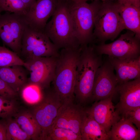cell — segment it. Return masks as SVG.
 Listing matches in <instances>:
<instances>
[{
	"instance_id": "cell-1",
	"label": "cell",
	"mask_w": 140,
	"mask_h": 140,
	"mask_svg": "<svg viewBox=\"0 0 140 140\" xmlns=\"http://www.w3.org/2000/svg\"><path fill=\"white\" fill-rule=\"evenodd\" d=\"M101 55L96 53L93 45L81 46L74 89V99L81 106L92 99L96 73L103 62Z\"/></svg>"
},
{
	"instance_id": "cell-2",
	"label": "cell",
	"mask_w": 140,
	"mask_h": 140,
	"mask_svg": "<svg viewBox=\"0 0 140 140\" xmlns=\"http://www.w3.org/2000/svg\"><path fill=\"white\" fill-rule=\"evenodd\" d=\"M81 46L62 48L57 57L54 75L52 82L54 91L62 103L74 101L77 64Z\"/></svg>"
},
{
	"instance_id": "cell-3",
	"label": "cell",
	"mask_w": 140,
	"mask_h": 140,
	"mask_svg": "<svg viewBox=\"0 0 140 140\" xmlns=\"http://www.w3.org/2000/svg\"><path fill=\"white\" fill-rule=\"evenodd\" d=\"M51 20L44 32L59 49L76 48L81 45L74 32L69 7V0H59Z\"/></svg>"
},
{
	"instance_id": "cell-4",
	"label": "cell",
	"mask_w": 140,
	"mask_h": 140,
	"mask_svg": "<svg viewBox=\"0 0 140 140\" xmlns=\"http://www.w3.org/2000/svg\"><path fill=\"white\" fill-rule=\"evenodd\" d=\"M102 2L93 1L88 3L83 0H69V7L75 36L81 46L94 40L95 17Z\"/></svg>"
},
{
	"instance_id": "cell-5",
	"label": "cell",
	"mask_w": 140,
	"mask_h": 140,
	"mask_svg": "<svg viewBox=\"0 0 140 140\" xmlns=\"http://www.w3.org/2000/svg\"><path fill=\"white\" fill-rule=\"evenodd\" d=\"M125 29L118 10L117 0L102 2L95 17L94 40L96 39L100 44L113 41Z\"/></svg>"
},
{
	"instance_id": "cell-6",
	"label": "cell",
	"mask_w": 140,
	"mask_h": 140,
	"mask_svg": "<svg viewBox=\"0 0 140 140\" xmlns=\"http://www.w3.org/2000/svg\"><path fill=\"white\" fill-rule=\"evenodd\" d=\"M59 50L44 31L27 25L22 38L19 55L24 59V61L38 57H57Z\"/></svg>"
},
{
	"instance_id": "cell-7",
	"label": "cell",
	"mask_w": 140,
	"mask_h": 140,
	"mask_svg": "<svg viewBox=\"0 0 140 140\" xmlns=\"http://www.w3.org/2000/svg\"><path fill=\"white\" fill-rule=\"evenodd\" d=\"M93 46L98 54L106 55L112 58L129 59L140 56V39L129 30L111 43Z\"/></svg>"
},
{
	"instance_id": "cell-8",
	"label": "cell",
	"mask_w": 140,
	"mask_h": 140,
	"mask_svg": "<svg viewBox=\"0 0 140 140\" xmlns=\"http://www.w3.org/2000/svg\"><path fill=\"white\" fill-rule=\"evenodd\" d=\"M27 26L24 16L8 12L0 15V38L19 56L22 38Z\"/></svg>"
},
{
	"instance_id": "cell-9",
	"label": "cell",
	"mask_w": 140,
	"mask_h": 140,
	"mask_svg": "<svg viewBox=\"0 0 140 140\" xmlns=\"http://www.w3.org/2000/svg\"><path fill=\"white\" fill-rule=\"evenodd\" d=\"M63 104L52 90L45 94L41 100L31 111L41 129L40 140H45Z\"/></svg>"
},
{
	"instance_id": "cell-10",
	"label": "cell",
	"mask_w": 140,
	"mask_h": 140,
	"mask_svg": "<svg viewBox=\"0 0 140 140\" xmlns=\"http://www.w3.org/2000/svg\"><path fill=\"white\" fill-rule=\"evenodd\" d=\"M57 57H38L24 61L23 66L30 74L28 82L43 90L48 88L53 79Z\"/></svg>"
},
{
	"instance_id": "cell-11",
	"label": "cell",
	"mask_w": 140,
	"mask_h": 140,
	"mask_svg": "<svg viewBox=\"0 0 140 140\" xmlns=\"http://www.w3.org/2000/svg\"><path fill=\"white\" fill-rule=\"evenodd\" d=\"M117 85L114 68L108 59L103 62L96 72L92 100L97 101L113 97Z\"/></svg>"
},
{
	"instance_id": "cell-12",
	"label": "cell",
	"mask_w": 140,
	"mask_h": 140,
	"mask_svg": "<svg viewBox=\"0 0 140 140\" xmlns=\"http://www.w3.org/2000/svg\"><path fill=\"white\" fill-rule=\"evenodd\" d=\"M73 101L62 104L50 129L57 127L67 129L81 137V127L86 110L81 106L74 104Z\"/></svg>"
},
{
	"instance_id": "cell-13",
	"label": "cell",
	"mask_w": 140,
	"mask_h": 140,
	"mask_svg": "<svg viewBox=\"0 0 140 140\" xmlns=\"http://www.w3.org/2000/svg\"><path fill=\"white\" fill-rule=\"evenodd\" d=\"M59 1L36 0L24 16L28 25L44 31L48 20L56 10Z\"/></svg>"
},
{
	"instance_id": "cell-14",
	"label": "cell",
	"mask_w": 140,
	"mask_h": 140,
	"mask_svg": "<svg viewBox=\"0 0 140 140\" xmlns=\"http://www.w3.org/2000/svg\"><path fill=\"white\" fill-rule=\"evenodd\" d=\"M116 92L119 94L120 101L115 107L121 117L127 112L140 107V77L118 84Z\"/></svg>"
},
{
	"instance_id": "cell-15",
	"label": "cell",
	"mask_w": 140,
	"mask_h": 140,
	"mask_svg": "<svg viewBox=\"0 0 140 140\" xmlns=\"http://www.w3.org/2000/svg\"><path fill=\"white\" fill-rule=\"evenodd\" d=\"M113 97L96 101L87 113L97 122L108 132L112 125L121 118L112 101Z\"/></svg>"
},
{
	"instance_id": "cell-16",
	"label": "cell",
	"mask_w": 140,
	"mask_h": 140,
	"mask_svg": "<svg viewBox=\"0 0 140 140\" xmlns=\"http://www.w3.org/2000/svg\"><path fill=\"white\" fill-rule=\"evenodd\" d=\"M108 59L116 71L118 84L140 77V56L129 59Z\"/></svg>"
},
{
	"instance_id": "cell-17",
	"label": "cell",
	"mask_w": 140,
	"mask_h": 140,
	"mask_svg": "<svg viewBox=\"0 0 140 140\" xmlns=\"http://www.w3.org/2000/svg\"><path fill=\"white\" fill-rule=\"evenodd\" d=\"M24 67L19 65L0 67V79L18 94L28 82L27 70Z\"/></svg>"
},
{
	"instance_id": "cell-18",
	"label": "cell",
	"mask_w": 140,
	"mask_h": 140,
	"mask_svg": "<svg viewBox=\"0 0 140 140\" xmlns=\"http://www.w3.org/2000/svg\"><path fill=\"white\" fill-rule=\"evenodd\" d=\"M117 8L125 29L133 32L140 39V6L117 2Z\"/></svg>"
},
{
	"instance_id": "cell-19",
	"label": "cell",
	"mask_w": 140,
	"mask_h": 140,
	"mask_svg": "<svg viewBox=\"0 0 140 140\" xmlns=\"http://www.w3.org/2000/svg\"><path fill=\"white\" fill-rule=\"evenodd\" d=\"M110 140H139L140 130L124 117H122L112 126L109 132Z\"/></svg>"
},
{
	"instance_id": "cell-20",
	"label": "cell",
	"mask_w": 140,
	"mask_h": 140,
	"mask_svg": "<svg viewBox=\"0 0 140 140\" xmlns=\"http://www.w3.org/2000/svg\"><path fill=\"white\" fill-rule=\"evenodd\" d=\"M12 117L31 139L40 140L41 128L31 111L18 110Z\"/></svg>"
},
{
	"instance_id": "cell-21",
	"label": "cell",
	"mask_w": 140,
	"mask_h": 140,
	"mask_svg": "<svg viewBox=\"0 0 140 140\" xmlns=\"http://www.w3.org/2000/svg\"><path fill=\"white\" fill-rule=\"evenodd\" d=\"M81 140H110L109 133L86 113L81 126Z\"/></svg>"
},
{
	"instance_id": "cell-22",
	"label": "cell",
	"mask_w": 140,
	"mask_h": 140,
	"mask_svg": "<svg viewBox=\"0 0 140 140\" xmlns=\"http://www.w3.org/2000/svg\"><path fill=\"white\" fill-rule=\"evenodd\" d=\"M43 91L38 86L27 82L22 88L19 93L25 102L33 106L42 99Z\"/></svg>"
},
{
	"instance_id": "cell-23",
	"label": "cell",
	"mask_w": 140,
	"mask_h": 140,
	"mask_svg": "<svg viewBox=\"0 0 140 140\" xmlns=\"http://www.w3.org/2000/svg\"><path fill=\"white\" fill-rule=\"evenodd\" d=\"M45 140H81V137L72 131L65 128H51Z\"/></svg>"
},
{
	"instance_id": "cell-24",
	"label": "cell",
	"mask_w": 140,
	"mask_h": 140,
	"mask_svg": "<svg viewBox=\"0 0 140 140\" xmlns=\"http://www.w3.org/2000/svg\"><path fill=\"white\" fill-rule=\"evenodd\" d=\"M6 124L7 140H28L29 136L12 117L5 120Z\"/></svg>"
},
{
	"instance_id": "cell-25",
	"label": "cell",
	"mask_w": 140,
	"mask_h": 140,
	"mask_svg": "<svg viewBox=\"0 0 140 140\" xmlns=\"http://www.w3.org/2000/svg\"><path fill=\"white\" fill-rule=\"evenodd\" d=\"M24 61L17 53L4 46H0V67L23 66Z\"/></svg>"
},
{
	"instance_id": "cell-26",
	"label": "cell",
	"mask_w": 140,
	"mask_h": 140,
	"mask_svg": "<svg viewBox=\"0 0 140 140\" xmlns=\"http://www.w3.org/2000/svg\"><path fill=\"white\" fill-rule=\"evenodd\" d=\"M0 10L24 16L29 9L21 0H0Z\"/></svg>"
},
{
	"instance_id": "cell-27",
	"label": "cell",
	"mask_w": 140,
	"mask_h": 140,
	"mask_svg": "<svg viewBox=\"0 0 140 140\" xmlns=\"http://www.w3.org/2000/svg\"><path fill=\"white\" fill-rule=\"evenodd\" d=\"M18 110L14 100L0 97V118L6 120L12 117Z\"/></svg>"
},
{
	"instance_id": "cell-28",
	"label": "cell",
	"mask_w": 140,
	"mask_h": 140,
	"mask_svg": "<svg viewBox=\"0 0 140 140\" xmlns=\"http://www.w3.org/2000/svg\"><path fill=\"white\" fill-rule=\"evenodd\" d=\"M18 94L10 86L0 79V97L8 100H13Z\"/></svg>"
},
{
	"instance_id": "cell-29",
	"label": "cell",
	"mask_w": 140,
	"mask_h": 140,
	"mask_svg": "<svg viewBox=\"0 0 140 140\" xmlns=\"http://www.w3.org/2000/svg\"><path fill=\"white\" fill-rule=\"evenodd\" d=\"M122 117L134 124L140 130V107L127 112Z\"/></svg>"
},
{
	"instance_id": "cell-30",
	"label": "cell",
	"mask_w": 140,
	"mask_h": 140,
	"mask_svg": "<svg viewBox=\"0 0 140 140\" xmlns=\"http://www.w3.org/2000/svg\"><path fill=\"white\" fill-rule=\"evenodd\" d=\"M0 140H7L6 124L5 121L0 120Z\"/></svg>"
},
{
	"instance_id": "cell-31",
	"label": "cell",
	"mask_w": 140,
	"mask_h": 140,
	"mask_svg": "<svg viewBox=\"0 0 140 140\" xmlns=\"http://www.w3.org/2000/svg\"><path fill=\"white\" fill-rule=\"evenodd\" d=\"M117 1L121 4H130L140 6V0H117Z\"/></svg>"
},
{
	"instance_id": "cell-32",
	"label": "cell",
	"mask_w": 140,
	"mask_h": 140,
	"mask_svg": "<svg viewBox=\"0 0 140 140\" xmlns=\"http://www.w3.org/2000/svg\"><path fill=\"white\" fill-rule=\"evenodd\" d=\"M36 0H21L23 3L27 8L29 10L35 2Z\"/></svg>"
},
{
	"instance_id": "cell-33",
	"label": "cell",
	"mask_w": 140,
	"mask_h": 140,
	"mask_svg": "<svg viewBox=\"0 0 140 140\" xmlns=\"http://www.w3.org/2000/svg\"><path fill=\"white\" fill-rule=\"evenodd\" d=\"M83 0L86 2H87V1H89V0H93V1H101L102 2H104L107 1L108 0Z\"/></svg>"
},
{
	"instance_id": "cell-34",
	"label": "cell",
	"mask_w": 140,
	"mask_h": 140,
	"mask_svg": "<svg viewBox=\"0 0 140 140\" xmlns=\"http://www.w3.org/2000/svg\"><path fill=\"white\" fill-rule=\"evenodd\" d=\"M2 12V11L0 10V15L1 14V13Z\"/></svg>"
}]
</instances>
